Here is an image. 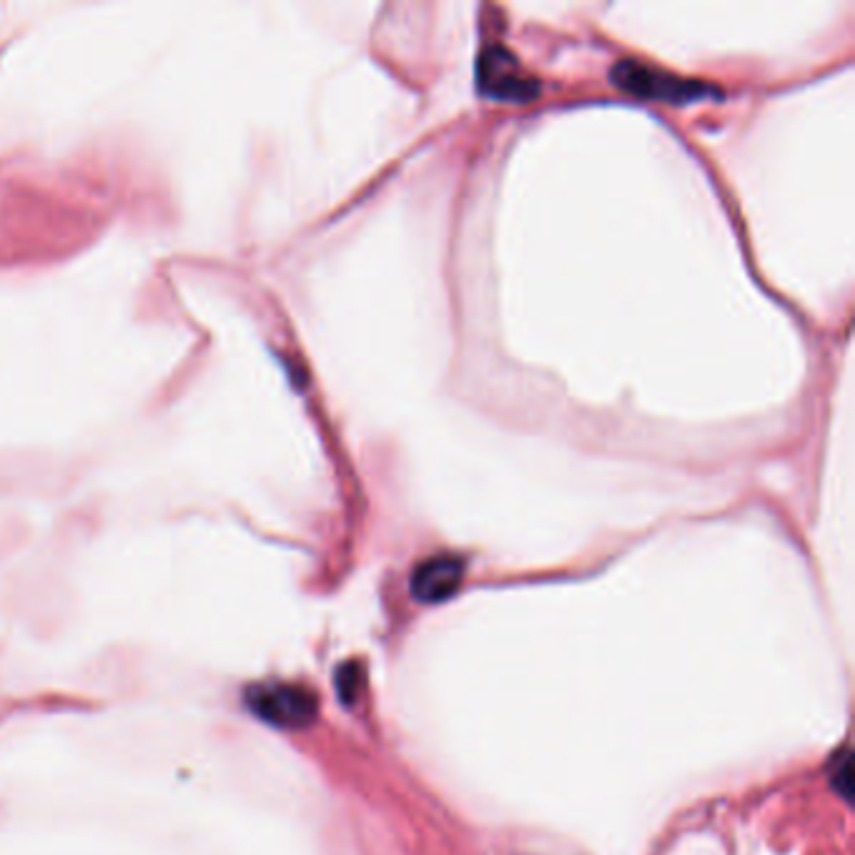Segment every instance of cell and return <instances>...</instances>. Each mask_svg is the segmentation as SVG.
I'll return each mask as SVG.
<instances>
[{"label":"cell","instance_id":"cell-2","mask_svg":"<svg viewBox=\"0 0 855 855\" xmlns=\"http://www.w3.org/2000/svg\"><path fill=\"white\" fill-rule=\"evenodd\" d=\"M246 705L256 718L281 730H304L316 718V698L289 682H261L246 690Z\"/></svg>","mask_w":855,"mask_h":855},{"label":"cell","instance_id":"cell-3","mask_svg":"<svg viewBox=\"0 0 855 855\" xmlns=\"http://www.w3.org/2000/svg\"><path fill=\"white\" fill-rule=\"evenodd\" d=\"M479 88L497 101H532L540 93V81L522 68L515 53L504 46H489L477 63Z\"/></svg>","mask_w":855,"mask_h":855},{"label":"cell","instance_id":"cell-1","mask_svg":"<svg viewBox=\"0 0 855 855\" xmlns=\"http://www.w3.org/2000/svg\"><path fill=\"white\" fill-rule=\"evenodd\" d=\"M612 83L625 93L647 101H665V103H690L700 101L705 96H718V88L708 86L703 81L682 78L675 73H667L662 68L647 66L642 61H620L610 71Z\"/></svg>","mask_w":855,"mask_h":855},{"label":"cell","instance_id":"cell-4","mask_svg":"<svg viewBox=\"0 0 855 855\" xmlns=\"http://www.w3.org/2000/svg\"><path fill=\"white\" fill-rule=\"evenodd\" d=\"M464 577V562L452 555L424 560L412 575V592L422 602H442L457 592Z\"/></svg>","mask_w":855,"mask_h":855}]
</instances>
